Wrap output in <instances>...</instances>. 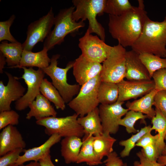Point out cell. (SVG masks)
Segmentation results:
<instances>
[{"mask_svg": "<svg viewBox=\"0 0 166 166\" xmlns=\"http://www.w3.org/2000/svg\"><path fill=\"white\" fill-rule=\"evenodd\" d=\"M138 6L118 16L109 15L108 24L111 36L124 48L131 46L140 36L148 18L143 0H138Z\"/></svg>", "mask_w": 166, "mask_h": 166, "instance_id": "6da1fadb", "label": "cell"}, {"mask_svg": "<svg viewBox=\"0 0 166 166\" xmlns=\"http://www.w3.org/2000/svg\"><path fill=\"white\" fill-rule=\"evenodd\" d=\"M131 47L139 54L148 53L166 58V16L161 22L148 17L140 36Z\"/></svg>", "mask_w": 166, "mask_h": 166, "instance_id": "7a4b0ae2", "label": "cell"}, {"mask_svg": "<svg viewBox=\"0 0 166 166\" xmlns=\"http://www.w3.org/2000/svg\"><path fill=\"white\" fill-rule=\"evenodd\" d=\"M106 0H73L72 2L75 10L73 11L72 18L75 22L80 19L84 22L87 19L89 26L88 28L89 33H95L100 38L105 41V30L97 21L96 17L102 15Z\"/></svg>", "mask_w": 166, "mask_h": 166, "instance_id": "3957f363", "label": "cell"}, {"mask_svg": "<svg viewBox=\"0 0 166 166\" xmlns=\"http://www.w3.org/2000/svg\"><path fill=\"white\" fill-rule=\"evenodd\" d=\"M75 8L71 6L61 9L55 16L53 29L45 40L43 48L48 51L60 45L63 42L65 37L69 34H73L85 25L84 22H77L73 19L72 15Z\"/></svg>", "mask_w": 166, "mask_h": 166, "instance_id": "277c9868", "label": "cell"}, {"mask_svg": "<svg viewBox=\"0 0 166 166\" xmlns=\"http://www.w3.org/2000/svg\"><path fill=\"white\" fill-rule=\"evenodd\" d=\"M59 54L53 55L51 58L49 65L42 69L51 79L52 84L58 91L65 103H68L77 95L80 89L78 84L70 85L67 82V74L73 68L74 61H69L64 68L57 66Z\"/></svg>", "mask_w": 166, "mask_h": 166, "instance_id": "5b68a950", "label": "cell"}, {"mask_svg": "<svg viewBox=\"0 0 166 166\" xmlns=\"http://www.w3.org/2000/svg\"><path fill=\"white\" fill-rule=\"evenodd\" d=\"M78 116L75 113L64 117H50L37 120L36 123L44 127L45 133L49 136L57 134L61 137L76 136L81 138L85 133L78 122Z\"/></svg>", "mask_w": 166, "mask_h": 166, "instance_id": "8992f818", "label": "cell"}, {"mask_svg": "<svg viewBox=\"0 0 166 166\" xmlns=\"http://www.w3.org/2000/svg\"><path fill=\"white\" fill-rule=\"evenodd\" d=\"M101 82L100 75L81 86L76 96L68 105L79 117H83L97 107L99 102L98 91Z\"/></svg>", "mask_w": 166, "mask_h": 166, "instance_id": "52a82bcc", "label": "cell"}, {"mask_svg": "<svg viewBox=\"0 0 166 166\" xmlns=\"http://www.w3.org/2000/svg\"><path fill=\"white\" fill-rule=\"evenodd\" d=\"M126 52L125 48L118 44L113 46L109 56L103 62L100 75L101 81L118 84L124 80Z\"/></svg>", "mask_w": 166, "mask_h": 166, "instance_id": "ba28073f", "label": "cell"}, {"mask_svg": "<svg viewBox=\"0 0 166 166\" xmlns=\"http://www.w3.org/2000/svg\"><path fill=\"white\" fill-rule=\"evenodd\" d=\"M54 18L53 8L51 7L46 15L28 25L26 38L22 44L23 50L32 51L38 43L45 40L52 30Z\"/></svg>", "mask_w": 166, "mask_h": 166, "instance_id": "9c48e42d", "label": "cell"}, {"mask_svg": "<svg viewBox=\"0 0 166 166\" xmlns=\"http://www.w3.org/2000/svg\"><path fill=\"white\" fill-rule=\"evenodd\" d=\"M78 47L81 54L86 58L100 63L109 55L113 46L106 44L97 35L90 34L87 29L84 35L79 40Z\"/></svg>", "mask_w": 166, "mask_h": 166, "instance_id": "30bf717a", "label": "cell"}, {"mask_svg": "<svg viewBox=\"0 0 166 166\" xmlns=\"http://www.w3.org/2000/svg\"><path fill=\"white\" fill-rule=\"evenodd\" d=\"M24 73L22 77L18 78L24 80L27 87L26 92L19 99L16 101L15 109L19 111L25 110L28 107L37 96L40 93V87L44 79L45 73L41 69L37 70L32 67L22 68Z\"/></svg>", "mask_w": 166, "mask_h": 166, "instance_id": "8fae6325", "label": "cell"}, {"mask_svg": "<svg viewBox=\"0 0 166 166\" xmlns=\"http://www.w3.org/2000/svg\"><path fill=\"white\" fill-rule=\"evenodd\" d=\"M124 103L117 101L112 104L100 105L99 115L103 133L111 134L117 132L119 121L129 110L122 106Z\"/></svg>", "mask_w": 166, "mask_h": 166, "instance_id": "7c38bea8", "label": "cell"}, {"mask_svg": "<svg viewBox=\"0 0 166 166\" xmlns=\"http://www.w3.org/2000/svg\"><path fill=\"white\" fill-rule=\"evenodd\" d=\"M119 90L118 101L124 102L143 97L155 89L153 80H123L117 84Z\"/></svg>", "mask_w": 166, "mask_h": 166, "instance_id": "4fadbf2b", "label": "cell"}, {"mask_svg": "<svg viewBox=\"0 0 166 166\" xmlns=\"http://www.w3.org/2000/svg\"><path fill=\"white\" fill-rule=\"evenodd\" d=\"M8 78L7 85H5L0 81V112L11 110L10 105L13 101H17L25 94L26 89L18 81V78L6 72Z\"/></svg>", "mask_w": 166, "mask_h": 166, "instance_id": "5bb4252c", "label": "cell"}, {"mask_svg": "<svg viewBox=\"0 0 166 166\" xmlns=\"http://www.w3.org/2000/svg\"><path fill=\"white\" fill-rule=\"evenodd\" d=\"M73 68L76 81L81 86L100 75L102 65L86 58L81 54L74 61Z\"/></svg>", "mask_w": 166, "mask_h": 166, "instance_id": "9a60e30c", "label": "cell"}, {"mask_svg": "<svg viewBox=\"0 0 166 166\" xmlns=\"http://www.w3.org/2000/svg\"><path fill=\"white\" fill-rule=\"evenodd\" d=\"M26 144L22 134L14 126L9 125L2 129L0 133V156L12 150L24 149Z\"/></svg>", "mask_w": 166, "mask_h": 166, "instance_id": "2e32d148", "label": "cell"}, {"mask_svg": "<svg viewBox=\"0 0 166 166\" xmlns=\"http://www.w3.org/2000/svg\"><path fill=\"white\" fill-rule=\"evenodd\" d=\"M125 78L128 80H151L149 73L139 57L132 50L127 51L125 58Z\"/></svg>", "mask_w": 166, "mask_h": 166, "instance_id": "e0dca14e", "label": "cell"}, {"mask_svg": "<svg viewBox=\"0 0 166 166\" xmlns=\"http://www.w3.org/2000/svg\"><path fill=\"white\" fill-rule=\"evenodd\" d=\"M61 137L57 134H53L40 146L27 149H24V154L20 155L16 164L21 165L30 161L38 162L47 154L50 153V149L61 140Z\"/></svg>", "mask_w": 166, "mask_h": 166, "instance_id": "ac0fdd59", "label": "cell"}, {"mask_svg": "<svg viewBox=\"0 0 166 166\" xmlns=\"http://www.w3.org/2000/svg\"><path fill=\"white\" fill-rule=\"evenodd\" d=\"M29 111L26 119L30 120L34 117L36 121L50 117H56L57 112L50 101L42 94L40 93L29 105Z\"/></svg>", "mask_w": 166, "mask_h": 166, "instance_id": "d6986e66", "label": "cell"}, {"mask_svg": "<svg viewBox=\"0 0 166 166\" xmlns=\"http://www.w3.org/2000/svg\"><path fill=\"white\" fill-rule=\"evenodd\" d=\"M48 50L43 48L41 51L33 52L23 50L19 65L14 68L36 67L39 69L46 68L49 65L51 58L49 57Z\"/></svg>", "mask_w": 166, "mask_h": 166, "instance_id": "ffe728a7", "label": "cell"}, {"mask_svg": "<svg viewBox=\"0 0 166 166\" xmlns=\"http://www.w3.org/2000/svg\"><path fill=\"white\" fill-rule=\"evenodd\" d=\"M82 144L81 138L72 136L64 138L61 142V153L66 164L76 163Z\"/></svg>", "mask_w": 166, "mask_h": 166, "instance_id": "44dd1931", "label": "cell"}, {"mask_svg": "<svg viewBox=\"0 0 166 166\" xmlns=\"http://www.w3.org/2000/svg\"><path fill=\"white\" fill-rule=\"evenodd\" d=\"M158 91L154 89L140 98L132 102L128 101L125 105L129 110L140 112L152 119L156 115L154 105L155 96Z\"/></svg>", "mask_w": 166, "mask_h": 166, "instance_id": "7402d4cb", "label": "cell"}, {"mask_svg": "<svg viewBox=\"0 0 166 166\" xmlns=\"http://www.w3.org/2000/svg\"><path fill=\"white\" fill-rule=\"evenodd\" d=\"M82 137V145L76 163H85L89 166L103 164L95 153L93 146V136L85 134Z\"/></svg>", "mask_w": 166, "mask_h": 166, "instance_id": "603a6c76", "label": "cell"}, {"mask_svg": "<svg viewBox=\"0 0 166 166\" xmlns=\"http://www.w3.org/2000/svg\"><path fill=\"white\" fill-rule=\"evenodd\" d=\"M77 121L83 128L85 134L95 136L103 133L98 107L85 116L78 117Z\"/></svg>", "mask_w": 166, "mask_h": 166, "instance_id": "cb8c5ba5", "label": "cell"}, {"mask_svg": "<svg viewBox=\"0 0 166 166\" xmlns=\"http://www.w3.org/2000/svg\"><path fill=\"white\" fill-rule=\"evenodd\" d=\"M23 50L22 44L18 41L8 43L4 41L0 44V52L5 57L7 65L11 68L19 65Z\"/></svg>", "mask_w": 166, "mask_h": 166, "instance_id": "d4e9b609", "label": "cell"}, {"mask_svg": "<svg viewBox=\"0 0 166 166\" xmlns=\"http://www.w3.org/2000/svg\"><path fill=\"white\" fill-rule=\"evenodd\" d=\"M110 135L103 133L101 135L93 136L94 150L97 156L101 160L113 151V145L117 140Z\"/></svg>", "mask_w": 166, "mask_h": 166, "instance_id": "484cf974", "label": "cell"}, {"mask_svg": "<svg viewBox=\"0 0 166 166\" xmlns=\"http://www.w3.org/2000/svg\"><path fill=\"white\" fill-rule=\"evenodd\" d=\"M156 115L152 119V130H155L159 136L156 146L160 156L162 155L166 144L164 142L166 135V117L157 108H155Z\"/></svg>", "mask_w": 166, "mask_h": 166, "instance_id": "4316f807", "label": "cell"}, {"mask_svg": "<svg viewBox=\"0 0 166 166\" xmlns=\"http://www.w3.org/2000/svg\"><path fill=\"white\" fill-rule=\"evenodd\" d=\"M119 96L117 84L101 81L98 91V98L101 104L110 105L116 102Z\"/></svg>", "mask_w": 166, "mask_h": 166, "instance_id": "83f0119b", "label": "cell"}, {"mask_svg": "<svg viewBox=\"0 0 166 166\" xmlns=\"http://www.w3.org/2000/svg\"><path fill=\"white\" fill-rule=\"evenodd\" d=\"M40 92L50 102L53 103L57 109L63 110L65 108V103L59 92L47 79H43L40 87Z\"/></svg>", "mask_w": 166, "mask_h": 166, "instance_id": "f1b7e54d", "label": "cell"}, {"mask_svg": "<svg viewBox=\"0 0 166 166\" xmlns=\"http://www.w3.org/2000/svg\"><path fill=\"white\" fill-rule=\"evenodd\" d=\"M139 57L148 70L152 78L155 72L166 68V58L161 57L148 53L140 54Z\"/></svg>", "mask_w": 166, "mask_h": 166, "instance_id": "f546056e", "label": "cell"}, {"mask_svg": "<svg viewBox=\"0 0 166 166\" xmlns=\"http://www.w3.org/2000/svg\"><path fill=\"white\" fill-rule=\"evenodd\" d=\"M128 0H106L104 13L109 15H121L132 9Z\"/></svg>", "mask_w": 166, "mask_h": 166, "instance_id": "4dcf8cb0", "label": "cell"}, {"mask_svg": "<svg viewBox=\"0 0 166 166\" xmlns=\"http://www.w3.org/2000/svg\"><path fill=\"white\" fill-rule=\"evenodd\" d=\"M125 115L124 118L119 120L118 124L119 125L125 127L127 132L128 133H136L139 131L134 127V125L137 121L141 119L145 124V119L148 118L147 115H144L140 112L132 110H129Z\"/></svg>", "mask_w": 166, "mask_h": 166, "instance_id": "1f68e13d", "label": "cell"}, {"mask_svg": "<svg viewBox=\"0 0 166 166\" xmlns=\"http://www.w3.org/2000/svg\"><path fill=\"white\" fill-rule=\"evenodd\" d=\"M151 127L150 125L146 126L129 138L120 141L119 144L124 147L120 153L121 157L124 158L128 156L131 151L136 146V144L139 140L146 133L152 131Z\"/></svg>", "mask_w": 166, "mask_h": 166, "instance_id": "d6a6232c", "label": "cell"}, {"mask_svg": "<svg viewBox=\"0 0 166 166\" xmlns=\"http://www.w3.org/2000/svg\"><path fill=\"white\" fill-rule=\"evenodd\" d=\"M19 115L15 111L11 110L0 113V130L9 125L14 126L19 123Z\"/></svg>", "mask_w": 166, "mask_h": 166, "instance_id": "836d02e7", "label": "cell"}, {"mask_svg": "<svg viewBox=\"0 0 166 166\" xmlns=\"http://www.w3.org/2000/svg\"><path fill=\"white\" fill-rule=\"evenodd\" d=\"M15 18V15L13 14L8 20L0 22V42L4 40L8 41L11 43L18 42L11 34L10 30Z\"/></svg>", "mask_w": 166, "mask_h": 166, "instance_id": "e575fe53", "label": "cell"}, {"mask_svg": "<svg viewBox=\"0 0 166 166\" xmlns=\"http://www.w3.org/2000/svg\"><path fill=\"white\" fill-rule=\"evenodd\" d=\"M24 149L18 148L8 152L0 158V166H9L15 164Z\"/></svg>", "mask_w": 166, "mask_h": 166, "instance_id": "d590c367", "label": "cell"}, {"mask_svg": "<svg viewBox=\"0 0 166 166\" xmlns=\"http://www.w3.org/2000/svg\"><path fill=\"white\" fill-rule=\"evenodd\" d=\"M152 78L155 83V89L158 91H166V68L155 72Z\"/></svg>", "mask_w": 166, "mask_h": 166, "instance_id": "8d00e7d4", "label": "cell"}, {"mask_svg": "<svg viewBox=\"0 0 166 166\" xmlns=\"http://www.w3.org/2000/svg\"><path fill=\"white\" fill-rule=\"evenodd\" d=\"M154 105L166 117V91H158L154 98Z\"/></svg>", "mask_w": 166, "mask_h": 166, "instance_id": "74e56055", "label": "cell"}, {"mask_svg": "<svg viewBox=\"0 0 166 166\" xmlns=\"http://www.w3.org/2000/svg\"><path fill=\"white\" fill-rule=\"evenodd\" d=\"M151 131L149 132L144 135L136 144L137 146L144 148L150 144H156L159 138L158 134L152 135L151 134Z\"/></svg>", "mask_w": 166, "mask_h": 166, "instance_id": "f35d334b", "label": "cell"}, {"mask_svg": "<svg viewBox=\"0 0 166 166\" xmlns=\"http://www.w3.org/2000/svg\"><path fill=\"white\" fill-rule=\"evenodd\" d=\"M141 150L149 160L152 161L157 162L160 156L157 149L156 144H150L142 148Z\"/></svg>", "mask_w": 166, "mask_h": 166, "instance_id": "ab89813d", "label": "cell"}, {"mask_svg": "<svg viewBox=\"0 0 166 166\" xmlns=\"http://www.w3.org/2000/svg\"><path fill=\"white\" fill-rule=\"evenodd\" d=\"M136 155L139 158V160L135 161L133 163V166H164L157 162L149 160L141 150L137 152Z\"/></svg>", "mask_w": 166, "mask_h": 166, "instance_id": "60d3db41", "label": "cell"}, {"mask_svg": "<svg viewBox=\"0 0 166 166\" xmlns=\"http://www.w3.org/2000/svg\"><path fill=\"white\" fill-rule=\"evenodd\" d=\"M103 163L105 166H122L124 163L115 151H113L107 156V158Z\"/></svg>", "mask_w": 166, "mask_h": 166, "instance_id": "b9f144b4", "label": "cell"}, {"mask_svg": "<svg viewBox=\"0 0 166 166\" xmlns=\"http://www.w3.org/2000/svg\"><path fill=\"white\" fill-rule=\"evenodd\" d=\"M38 162L40 166H56L52 161L50 153L41 159Z\"/></svg>", "mask_w": 166, "mask_h": 166, "instance_id": "7bdbcfd3", "label": "cell"}, {"mask_svg": "<svg viewBox=\"0 0 166 166\" xmlns=\"http://www.w3.org/2000/svg\"><path fill=\"white\" fill-rule=\"evenodd\" d=\"M6 63V58L3 54L0 52V73H2L3 69Z\"/></svg>", "mask_w": 166, "mask_h": 166, "instance_id": "ee69618b", "label": "cell"}, {"mask_svg": "<svg viewBox=\"0 0 166 166\" xmlns=\"http://www.w3.org/2000/svg\"><path fill=\"white\" fill-rule=\"evenodd\" d=\"M9 166H40L38 162L32 161L26 164L17 165L16 164L10 165Z\"/></svg>", "mask_w": 166, "mask_h": 166, "instance_id": "f6af8a7d", "label": "cell"}, {"mask_svg": "<svg viewBox=\"0 0 166 166\" xmlns=\"http://www.w3.org/2000/svg\"><path fill=\"white\" fill-rule=\"evenodd\" d=\"M157 162L164 166H166V155L160 156Z\"/></svg>", "mask_w": 166, "mask_h": 166, "instance_id": "bcb514c9", "label": "cell"}, {"mask_svg": "<svg viewBox=\"0 0 166 166\" xmlns=\"http://www.w3.org/2000/svg\"><path fill=\"white\" fill-rule=\"evenodd\" d=\"M164 140H166V135H165ZM162 155H166V145L164 149V151L162 153Z\"/></svg>", "mask_w": 166, "mask_h": 166, "instance_id": "7dc6e473", "label": "cell"}, {"mask_svg": "<svg viewBox=\"0 0 166 166\" xmlns=\"http://www.w3.org/2000/svg\"><path fill=\"white\" fill-rule=\"evenodd\" d=\"M122 166H128V165L126 163H124Z\"/></svg>", "mask_w": 166, "mask_h": 166, "instance_id": "c3c4849f", "label": "cell"}]
</instances>
